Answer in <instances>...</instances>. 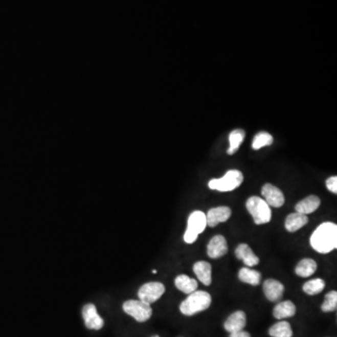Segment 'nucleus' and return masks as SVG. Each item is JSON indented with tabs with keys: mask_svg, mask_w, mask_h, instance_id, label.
Listing matches in <instances>:
<instances>
[{
	"mask_svg": "<svg viewBox=\"0 0 337 337\" xmlns=\"http://www.w3.org/2000/svg\"><path fill=\"white\" fill-rule=\"evenodd\" d=\"M317 262L312 259H304L301 260L295 268L296 275L301 277H311L317 271Z\"/></svg>",
	"mask_w": 337,
	"mask_h": 337,
	"instance_id": "obj_20",
	"label": "nucleus"
},
{
	"mask_svg": "<svg viewBox=\"0 0 337 337\" xmlns=\"http://www.w3.org/2000/svg\"><path fill=\"white\" fill-rule=\"evenodd\" d=\"M273 142H274V139L270 133L261 131L255 136L253 143H252V148L254 150H259L264 146L271 145Z\"/></svg>",
	"mask_w": 337,
	"mask_h": 337,
	"instance_id": "obj_25",
	"label": "nucleus"
},
{
	"mask_svg": "<svg viewBox=\"0 0 337 337\" xmlns=\"http://www.w3.org/2000/svg\"><path fill=\"white\" fill-rule=\"evenodd\" d=\"M325 287V282L321 278L312 279L303 286V290L308 295H316L321 293Z\"/></svg>",
	"mask_w": 337,
	"mask_h": 337,
	"instance_id": "obj_24",
	"label": "nucleus"
},
{
	"mask_svg": "<svg viewBox=\"0 0 337 337\" xmlns=\"http://www.w3.org/2000/svg\"><path fill=\"white\" fill-rule=\"evenodd\" d=\"M337 307V293L332 290L327 293L325 300L321 305V309L323 312H332L335 311Z\"/></svg>",
	"mask_w": 337,
	"mask_h": 337,
	"instance_id": "obj_26",
	"label": "nucleus"
},
{
	"mask_svg": "<svg viewBox=\"0 0 337 337\" xmlns=\"http://www.w3.org/2000/svg\"><path fill=\"white\" fill-rule=\"evenodd\" d=\"M212 303L210 294L204 290H195L190 293L180 305V311L185 316H193L208 309Z\"/></svg>",
	"mask_w": 337,
	"mask_h": 337,
	"instance_id": "obj_2",
	"label": "nucleus"
},
{
	"mask_svg": "<svg viewBox=\"0 0 337 337\" xmlns=\"http://www.w3.org/2000/svg\"><path fill=\"white\" fill-rule=\"evenodd\" d=\"M246 319L245 314L243 311H236L233 314L230 316L224 323V328L227 332H232L243 331V328L245 327Z\"/></svg>",
	"mask_w": 337,
	"mask_h": 337,
	"instance_id": "obj_14",
	"label": "nucleus"
},
{
	"mask_svg": "<svg viewBox=\"0 0 337 337\" xmlns=\"http://www.w3.org/2000/svg\"><path fill=\"white\" fill-rule=\"evenodd\" d=\"M238 277L243 283H246L252 286H258L260 284L261 275L259 272L252 270L250 268H242L239 271Z\"/></svg>",
	"mask_w": 337,
	"mask_h": 337,
	"instance_id": "obj_21",
	"label": "nucleus"
},
{
	"mask_svg": "<svg viewBox=\"0 0 337 337\" xmlns=\"http://www.w3.org/2000/svg\"><path fill=\"white\" fill-rule=\"evenodd\" d=\"M153 274H156V271H155V270H153Z\"/></svg>",
	"mask_w": 337,
	"mask_h": 337,
	"instance_id": "obj_29",
	"label": "nucleus"
},
{
	"mask_svg": "<svg viewBox=\"0 0 337 337\" xmlns=\"http://www.w3.org/2000/svg\"><path fill=\"white\" fill-rule=\"evenodd\" d=\"M165 293V287L160 282H149L143 285L139 289L138 296L141 301L146 304H153Z\"/></svg>",
	"mask_w": 337,
	"mask_h": 337,
	"instance_id": "obj_7",
	"label": "nucleus"
},
{
	"mask_svg": "<svg viewBox=\"0 0 337 337\" xmlns=\"http://www.w3.org/2000/svg\"><path fill=\"white\" fill-rule=\"evenodd\" d=\"M230 337H251L249 332L239 331V332H232Z\"/></svg>",
	"mask_w": 337,
	"mask_h": 337,
	"instance_id": "obj_28",
	"label": "nucleus"
},
{
	"mask_svg": "<svg viewBox=\"0 0 337 337\" xmlns=\"http://www.w3.org/2000/svg\"><path fill=\"white\" fill-rule=\"evenodd\" d=\"M326 187L332 193H337V177L332 176L328 178L326 181Z\"/></svg>",
	"mask_w": 337,
	"mask_h": 337,
	"instance_id": "obj_27",
	"label": "nucleus"
},
{
	"mask_svg": "<svg viewBox=\"0 0 337 337\" xmlns=\"http://www.w3.org/2000/svg\"><path fill=\"white\" fill-rule=\"evenodd\" d=\"M263 291L269 301L278 302L283 297L284 286L276 279H267L263 284Z\"/></svg>",
	"mask_w": 337,
	"mask_h": 337,
	"instance_id": "obj_12",
	"label": "nucleus"
},
{
	"mask_svg": "<svg viewBox=\"0 0 337 337\" xmlns=\"http://www.w3.org/2000/svg\"><path fill=\"white\" fill-rule=\"evenodd\" d=\"M235 256L238 260H243V263L249 267L258 265L260 262V259L246 243H241L238 245L235 249Z\"/></svg>",
	"mask_w": 337,
	"mask_h": 337,
	"instance_id": "obj_13",
	"label": "nucleus"
},
{
	"mask_svg": "<svg viewBox=\"0 0 337 337\" xmlns=\"http://www.w3.org/2000/svg\"><path fill=\"white\" fill-rule=\"evenodd\" d=\"M195 275L205 286H210L212 283V266L206 261H197L193 266Z\"/></svg>",
	"mask_w": 337,
	"mask_h": 337,
	"instance_id": "obj_16",
	"label": "nucleus"
},
{
	"mask_svg": "<svg viewBox=\"0 0 337 337\" xmlns=\"http://www.w3.org/2000/svg\"><path fill=\"white\" fill-rule=\"evenodd\" d=\"M293 333L290 324L287 321L277 322L269 330V334L272 337H291Z\"/></svg>",
	"mask_w": 337,
	"mask_h": 337,
	"instance_id": "obj_22",
	"label": "nucleus"
},
{
	"mask_svg": "<svg viewBox=\"0 0 337 337\" xmlns=\"http://www.w3.org/2000/svg\"><path fill=\"white\" fill-rule=\"evenodd\" d=\"M207 226L206 215L201 211H194L188 217V228L184 235V240L187 243H193L199 234L203 233Z\"/></svg>",
	"mask_w": 337,
	"mask_h": 337,
	"instance_id": "obj_5",
	"label": "nucleus"
},
{
	"mask_svg": "<svg viewBox=\"0 0 337 337\" xmlns=\"http://www.w3.org/2000/svg\"><path fill=\"white\" fill-rule=\"evenodd\" d=\"M175 286L179 290L186 294H190L197 290L198 287V282L193 278L186 276V275H181L178 276L174 280Z\"/></svg>",
	"mask_w": 337,
	"mask_h": 337,
	"instance_id": "obj_19",
	"label": "nucleus"
},
{
	"mask_svg": "<svg viewBox=\"0 0 337 337\" xmlns=\"http://www.w3.org/2000/svg\"><path fill=\"white\" fill-rule=\"evenodd\" d=\"M308 223V217L301 213H293L287 216L285 227L288 232H295Z\"/></svg>",
	"mask_w": 337,
	"mask_h": 337,
	"instance_id": "obj_17",
	"label": "nucleus"
},
{
	"mask_svg": "<svg viewBox=\"0 0 337 337\" xmlns=\"http://www.w3.org/2000/svg\"><path fill=\"white\" fill-rule=\"evenodd\" d=\"M123 309L139 322L148 321L153 313L151 305L141 300H128L123 304Z\"/></svg>",
	"mask_w": 337,
	"mask_h": 337,
	"instance_id": "obj_6",
	"label": "nucleus"
},
{
	"mask_svg": "<svg viewBox=\"0 0 337 337\" xmlns=\"http://www.w3.org/2000/svg\"><path fill=\"white\" fill-rule=\"evenodd\" d=\"M154 337H159V336H158V335H155V336H154Z\"/></svg>",
	"mask_w": 337,
	"mask_h": 337,
	"instance_id": "obj_30",
	"label": "nucleus"
},
{
	"mask_svg": "<svg viewBox=\"0 0 337 337\" xmlns=\"http://www.w3.org/2000/svg\"><path fill=\"white\" fill-rule=\"evenodd\" d=\"M228 252L226 239L222 235H216L211 239L207 246V254L212 259L221 258Z\"/></svg>",
	"mask_w": 337,
	"mask_h": 337,
	"instance_id": "obj_11",
	"label": "nucleus"
},
{
	"mask_svg": "<svg viewBox=\"0 0 337 337\" xmlns=\"http://www.w3.org/2000/svg\"><path fill=\"white\" fill-rule=\"evenodd\" d=\"M245 133L242 129H235L230 134L229 141H230V147L227 151L229 155H233L237 152L240 145L243 143Z\"/></svg>",
	"mask_w": 337,
	"mask_h": 337,
	"instance_id": "obj_23",
	"label": "nucleus"
},
{
	"mask_svg": "<svg viewBox=\"0 0 337 337\" xmlns=\"http://www.w3.org/2000/svg\"><path fill=\"white\" fill-rule=\"evenodd\" d=\"M243 181V173L237 170L227 171L226 174L218 179H212L208 186L211 189L218 190L221 192H228L234 190L241 186Z\"/></svg>",
	"mask_w": 337,
	"mask_h": 337,
	"instance_id": "obj_4",
	"label": "nucleus"
},
{
	"mask_svg": "<svg viewBox=\"0 0 337 337\" xmlns=\"http://www.w3.org/2000/svg\"><path fill=\"white\" fill-rule=\"evenodd\" d=\"M261 194L267 205L274 208H279L285 204V197L279 188L272 184H266L261 189Z\"/></svg>",
	"mask_w": 337,
	"mask_h": 337,
	"instance_id": "obj_8",
	"label": "nucleus"
},
{
	"mask_svg": "<svg viewBox=\"0 0 337 337\" xmlns=\"http://www.w3.org/2000/svg\"><path fill=\"white\" fill-rule=\"evenodd\" d=\"M83 318L85 326L90 330H100L104 325V321L98 314L94 304H88L83 306Z\"/></svg>",
	"mask_w": 337,
	"mask_h": 337,
	"instance_id": "obj_9",
	"label": "nucleus"
},
{
	"mask_svg": "<svg viewBox=\"0 0 337 337\" xmlns=\"http://www.w3.org/2000/svg\"><path fill=\"white\" fill-rule=\"evenodd\" d=\"M246 209L253 217L257 225L266 224L271 221L272 211L265 200L260 197H250L246 201Z\"/></svg>",
	"mask_w": 337,
	"mask_h": 337,
	"instance_id": "obj_3",
	"label": "nucleus"
},
{
	"mask_svg": "<svg viewBox=\"0 0 337 337\" xmlns=\"http://www.w3.org/2000/svg\"><path fill=\"white\" fill-rule=\"evenodd\" d=\"M320 205H321V199L315 195H310L307 198L299 201L295 206V210L301 214L308 215L311 213H314L320 207Z\"/></svg>",
	"mask_w": 337,
	"mask_h": 337,
	"instance_id": "obj_15",
	"label": "nucleus"
},
{
	"mask_svg": "<svg viewBox=\"0 0 337 337\" xmlns=\"http://www.w3.org/2000/svg\"><path fill=\"white\" fill-rule=\"evenodd\" d=\"M296 313V306L290 301L281 302L276 305L273 314L277 320H283L287 318H291Z\"/></svg>",
	"mask_w": 337,
	"mask_h": 337,
	"instance_id": "obj_18",
	"label": "nucleus"
},
{
	"mask_svg": "<svg viewBox=\"0 0 337 337\" xmlns=\"http://www.w3.org/2000/svg\"><path fill=\"white\" fill-rule=\"evenodd\" d=\"M232 216V210L227 206H219L216 208H212L206 215L207 226L214 228L219 223L226 222Z\"/></svg>",
	"mask_w": 337,
	"mask_h": 337,
	"instance_id": "obj_10",
	"label": "nucleus"
},
{
	"mask_svg": "<svg viewBox=\"0 0 337 337\" xmlns=\"http://www.w3.org/2000/svg\"><path fill=\"white\" fill-rule=\"evenodd\" d=\"M310 244L321 254L330 253L337 248V226L332 222H324L318 227L310 237Z\"/></svg>",
	"mask_w": 337,
	"mask_h": 337,
	"instance_id": "obj_1",
	"label": "nucleus"
}]
</instances>
